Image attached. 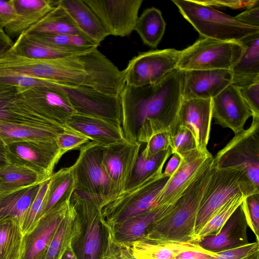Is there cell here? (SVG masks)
Instances as JSON below:
<instances>
[{
	"mask_svg": "<svg viewBox=\"0 0 259 259\" xmlns=\"http://www.w3.org/2000/svg\"><path fill=\"white\" fill-rule=\"evenodd\" d=\"M182 71L177 68L156 84H124L119 97L126 141L142 145L159 133H174L182 101Z\"/></svg>",
	"mask_w": 259,
	"mask_h": 259,
	"instance_id": "6da1fadb",
	"label": "cell"
},
{
	"mask_svg": "<svg viewBox=\"0 0 259 259\" xmlns=\"http://www.w3.org/2000/svg\"><path fill=\"white\" fill-rule=\"evenodd\" d=\"M40 78L115 95H119L125 84L122 71L97 48L65 57L44 60Z\"/></svg>",
	"mask_w": 259,
	"mask_h": 259,
	"instance_id": "7a4b0ae2",
	"label": "cell"
},
{
	"mask_svg": "<svg viewBox=\"0 0 259 259\" xmlns=\"http://www.w3.org/2000/svg\"><path fill=\"white\" fill-rule=\"evenodd\" d=\"M212 163L211 155L192 183L171 203L169 211L149 228L144 238L161 241L198 243L194 232L196 218Z\"/></svg>",
	"mask_w": 259,
	"mask_h": 259,
	"instance_id": "3957f363",
	"label": "cell"
},
{
	"mask_svg": "<svg viewBox=\"0 0 259 259\" xmlns=\"http://www.w3.org/2000/svg\"><path fill=\"white\" fill-rule=\"evenodd\" d=\"M74 224L70 246L76 259H100L106 252L112 233L101 214V202L74 191L71 198Z\"/></svg>",
	"mask_w": 259,
	"mask_h": 259,
	"instance_id": "277c9868",
	"label": "cell"
},
{
	"mask_svg": "<svg viewBox=\"0 0 259 259\" xmlns=\"http://www.w3.org/2000/svg\"><path fill=\"white\" fill-rule=\"evenodd\" d=\"M180 13L199 33L200 37L241 42L259 34V27L244 24L235 17L196 0H172Z\"/></svg>",
	"mask_w": 259,
	"mask_h": 259,
	"instance_id": "5b68a950",
	"label": "cell"
},
{
	"mask_svg": "<svg viewBox=\"0 0 259 259\" xmlns=\"http://www.w3.org/2000/svg\"><path fill=\"white\" fill-rule=\"evenodd\" d=\"M257 193H259V189L244 171L235 168L212 166L196 215L194 228L196 239L215 212L232 197L239 194L246 197Z\"/></svg>",
	"mask_w": 259,
	"mask_h": 259,
	"instance_id": "8992f818",
	"label": "cell"
},
{
	"mask_svg": "<svg viewBox=\"0 0 259 259\" xmlns=\"http://www.w3.org/2000/svg\"><path fill=\"white\" fill-rule=\"evenodd\" d=\"M169 178L152 177L108 200L101 211L106 223L110 227L158 208L157 197Z\"/></svg>",
	"mask_w": 259,
	"mask_h": 259,
	"instance_id": "52a82bcc",
	"label": "cell"
},
{
	"mask_svg": "<svg viewBox=\"0 0 259 259\" xmlns=\"http://www.w3.org/2000/svg\"><path fill=\"white\" fill-rule=\"evenodd\" d=\"M79 150L76 161L70 166L75 191L99 200L102 207L115 196L113 185L103 165V147L90 141Z\"/></svg>",
	"mask_w": 259,
	"mask_h": 259,
	"instance_id": "ba28073f",
	"label": "cell"
},
{
	"mask_svg": "<svg viewBox=\"0 0 259 259\" xmlns=\"http://www.w3.org/2000/svg\"><path fill=\"white\" fill-rule=\"evenodd\" d=\"M244 50L240 42L200 37L181 50L178 68L182 71L231 70Z\"/></svg>",
	"mask_w": 259,
	"mask_h": 259,
	"instance_id": "9c48e42d",
	"label": "cell"
},
{
	"mask_svg": "<svg viewBox=\"0 0 259 259\" xmlns=\"http://www.w3.org/2000/svg\"><path fill=\"white\" fill-rule=\"evenodd\" d=\"M212 166L244 171L259 189V117L234 137L213 157Z\"/></svg>",
	"mask_w": 259,
	"mask_h": 259,
	"instance_id": "30bf717a",
	"label": "cell"
},
{
	"mask_svg": "<svg viewBox=\"0 0 259 259\" xmlns=\"http://www.w3.org/2000/svg\"><path fill=\"white\" fill-rule=\"evenodd\" d=\"M48 88L63 95L76 113L105 120L121 127L119 95L107 94L93 88L59 83L50 80Z\"/></svg>",
	"mask_w": 259,
	"mask_h": 259,
	"instance_id": "8fae6325",
	"label": "cell"
},
{
	"mask_svg": "<svg viewBox=\"0 0 259 259\" xmlns=\"http://www.w3.org/2000/svg\"><path fill=\"white\" fill-rule=\"evenodd\" d=\"M0 123L37 126H61L46 119L28 87L0 78Z\"/></svg>",
	"mask_w": 259,
	"mask_h": 259,
	"instance_id": "7c38bea8",
	"label": "cell"
},
{
	"mask_svg": "<svg viewBox=\"0 0 259 259\" xmlns=\"http://www.w3.org/2000/svg\"><path fill=\"white\" fill-rule=\"evenodd\" d=\"M181 52L165 49L139 53L122 70L125 84L137 87L158 83L178 68Z\"/></svg>",
	"mask_w": 259,
	"mask_h": 259,
	"instance_id": "4fadbf2b",
	"label": "cell"
},
{
	"mask_svg": "<svg viewBox=\"0 0 259 259\" xmlns=\"http://www.w3.org/2000/svg\"><path fill=\"white\" fill-rule=\"evenodd\" d=\"M8 162L36 172L42 181L50 178L64 155L55 140L25 141L5 145Z\"/></svg>",
	"mask_w": 259,
	"mask_h": 259,
	"instance_id": "5bb4252c",
	"label": "cell"
},
{
	"mask_svg": "<svg viewBox=\"0 0 259 259\" xmlns=\"http://www.w3.org/2000/svg\"><path fill=\"white\" fill-rule=\"evenodd\" d=\"M109 35L125 37L134 31L143 0H83Z\"/></svg>",
	"mask_w": 259,
	"mask_h": 259,
	"instance_id": "9a60e30c",
	"label": "cell"
},
{
	"mask_svg": "<svg viewBox=\"0 0 259 259\" xmlns=\"http://www.w3.org/2000/svg\"><path fill=\"white\" fill-rule=\"evenodd\" d=\"M73 192L74 191L68 192L52 209L39 219L30 232L24 235L20 259H39L69 210Z\"/></svg>",
	"mask_w": 259,
	"mask_h": 259,
	"instance_id": "2e32d148",
	"label": "cell"
},
{
	"mask_svg": "<svg viewBox=\"0 0 259 259\" xmlns=\"http://www.w3.org/2000/svg\"><path fill=\"white\" fill-rule=\"evenodd\" d=\"M141 146L126 141L103 147V163L113 185L114 196L124 191Z\"/></svg>",
	"mask_w": 259,
	"mask_h": 259,
	"instance_id": "e0dca14e",
	"label": "cell"
},
{
	"mask_svg": "<svg viewBox=\"0 0 259 259\" xmlns=\"http://www.w3.org/2000/svg\"><path fill=\"white\" fill-rule=\"evenodd\" d=\"M211 119V99H182L177 127L188 128L193 134L198 151L207 152Z\"/></svg>",
	"mask_w": 259,
	"mask_h": 259,
	"instance_id": "ac0fdd59",
	"label": "cell"
},
{
	"mask_svg": "<svg viewBox=\"0 0 259 259\" xmlns=\"http://www.w3.org/2000/svg\"><path fill=\"white\" fill-rule=\"evenodd\" d=\"M211 116L217 124L231 129L236 135L244 129L252 113L237 88L231 84L211 99Z\"/></svg>",
	"mask_w": 259,
	"mask_h": 259,
	"instance_id": "d6986e66",
	"label": "cell"
},
{
	"mask_svg": "<svg viewBox=\"0 0 259 259\" xmlns=\"http://www.w3.org/2000/svg\"><path fill=\"white\" fill-rule=\"evenodd\" d=\"M232 83L230 70L182 71V99H211Z\"/></svg>",
	"mask_w": 259,
	"mask_h": 259,
	"instance_id": "ffe728a7",
	"label": "cell"
},
{
	"mask_svg": "<svg viewBox=\"0 0 259 259\" xmlns=\"http://www.w3.org/2000/svg\"><path fill=\"white\" fill-rule=\"evenodd\" d=\"M211 154L196 150L182 157L176 171L168 179L157 197V207L171 204L192 183L204 162Z\"/></svg>",
	"mask_w": 259,
	"mask_h": 259,
	"instance_id": "44dd1931",
	"label": "cell"
},
{
	"mask_svg": "<svg viewBox=\"0 0 259 259\" xmlns=\"http://www.w3.org/2000/svg\"><path fill=\"white\" fill-rule=\"evenodd\" d=\"M247 227L241 204L218 233L201 238L198 244L203 249L213 252L242 247L249 243L247 235Z\"/></svg>",
	"mask_w": 259,
	"mask_h": 259,
	"instance_id": "7402d4cb",
	"label": "cell"
},
{
	"mask_svg": "<svg viewBox=\"0 0 259 259\" xmlns=\"http://www.w3.org/2000/svg\"><path fill=\"white\" fill-rule=\"evenodd\" d=\"M65 126L82 134L102 147L126 141L122 128L95 117L75 113Z\"/></svg>",
	"mask_w": 259,
	"mask_h": 259,
	"instance_id": "603a6c76",
	"label": "cell"
},
{
	"mask_svg": "<svg viewBox=\"0 0 259 259\" xmlns=\"http://www.w3.org/2000/svg\"><path fill=\"white\" fill-rule=\"evenodd\" d=\"M171 205V204L165 205L109 226L114 241L130 244L144 238L149 228L169 211Z\"/></svg>",
	"mask_w": 259,
	"mask_h": 259,
	"instance_id": "cb8c5ba5",
	"label": "cell"
},
{
	"mask_svg": "<svg viewBox=\"0 0 259 259\" xmlns=\"http://www.w3.org/2000/svg\"><path fill=\"white\" fill-rule=\"evenodd\" d=\"M55 5L63 8L79 31L99 45L109 35L96 14L83 0H58L55 1Z\"/></svg>",
	"mask_w": 259,
	"mask_h": 259,
	"instance_id": "d4e9b609",
	"label": "cell"
},
{
	"mask_svg": "<svg viewBox=\"0 0 259 259\" xmlns=\"http://www.w3.org/2000/svg\"><path fill=\"white\" fill-rule=\"evenodd\" d=\"M244 46L242 54L231 69L232 84L236 87L259 81V34L240 42Z\"/></svg>",
	"mask_w": 259,
	"mask_h": 259,
	"instance_id": "484cf974",
	"label": "cell"
},
{
	"mask_svg": "<svg viewBox=\"0 0 259 259\" xmlns=\"http://www.w3.org/2000/svg\"><path fill=\"white\" fill-rule=\"evenodd\" d=\"M18 19L4 30L17 37L46 15L55 6L54 0H13Z\"/></svg>",
	"mask_w": 259,
	"mask_h": 259,
	"instance_id": "4316f807",
	"label": "cell"
},
{
	"mask_svg": "<svg viewBox=\"0 0 259 259\" xmlns=\"http://www.w3.org/2000/svg\"><path fill=\"white\" fill-rule=\"evenodd\" d=\"M40 183L0 194V221L11 220L21 226L36 196Z\"/></svg>",
	"mask_w": 259,
	"mask_h": 259,
	"instance_id": "83f0119b",
	"label": "cell"
},
{
	"mask_svg": "<svg viewBox=\"0 0 259 259\" xmlns=\"http://www.w3.org/2000/svg\"><path fill=\"white\" fill-rule=\"evenodd\" d=\"M198 243L161 241L143 238L129 244L137 259H174L183 250Z\"/></svg>",
	"mask_w": 259,
	"mask_h": 259,
	"instance_id": "f1b7e54d",
	"label": "cell"
},
{
	"mask_svg": "<svg viewBox=\"0 0 259 259\" xmlns=\"http://www.w3.org/2000/svg\"><path fill=\"white\" fill-rule=\"evenodd\" d=\"M65 128L0 123V139L4 145L20 141L53 140Z\"/></svg>",
	"mask_w": 259,
	"mask_h": 259,
	"instance_id": "f546056e",
	"label": "cell"
},
{
	"mask_svg": "<svg viewBox=\"0 0 259 259\" xmlns=\"http://www.w3.org/2000/svg\"><path fill=\"white\" fill-rule=\"evenodd\" d=\"M23 33L46 35H84L68 13L59 5H55L46 15Z\"/></svg>",
	"mask_w": 259,
	"mask_h": 259,
	"instance_id": "4dcf8cb0",
	"label": "cell"
},
{
	"mask_svg": "<svg viewBox=\"0 0 259 259\" xmlns=\"http://www.w3.org/2000/svg\"><path fill=\"white\" fill-rule=\"evenodd\" d=\"M171 155L170 148L151 156H147L141 150L124 191L134 188L152 177L162 175L163 166Z\"/></svg>",
	"mask_w": 259,
	"mask_h": 259,
	"instance_id": "1f68e13d",
	"label": "cell"
},
{
	"mask_svg": "<svg viewBox=\"0 0 259 259\" xmlns=\"http://www.w3.org/2000/svg\"><path fill=\"white\" fill-rule=\"evenodd\" d=\"M22 34L32 41L74 54L84 52L98 48L99 46L89 37L82 35Z\"/></svg>",
	"mask_w": 259,
	"mask_h": 259,
	"instance_id": "d6a6232c",
	"label": "cell"
},
{
	"mask_svg": "<svg viewBox=\"0 0 259 259\" xmlns=\"http://www.w3.org/2000/svg\"><path fill=\"white\" fill-rule=\"evenodd\" d=\"M165 26L161 11L151 7L145 10L138 17L134 30L145 45L156 48L164 35Z\"/></svg>",
	"mask_w": 259,
	"mask_h": 259,
	"instance_id": "836d02e7",
	"label": "cell"
},
{
	"mask_svg": "<svg viewBox=\"0 0 259 259\" xmlns=\"http://www.w3.org/2000/svg\"><path fill=\"white\" fill-rule=\"evenodd\" d=\"M75 190V185L70 166L62 168L53 173L49 179L40 218L52 209L69 192Z\"/></svg>",
	"mask_w": 259,
	"mask_h": 259,
	"instance_id": "e575fe53",
	"label": "cell"
},
{
	"mask_svg": "<svg viewBox=\"0 0 259 259\" xmlns=\"http://www.w3.org/2000/svg\"><path fill=\"white\" fill-rule=\"evenodd\" d=\"M75 212L70 203L62 220L39 259H60L70 245L73 234Z\"/></svg>",
	"mask_w": 259,
	"mask_h": 259,
	"instance_id": "d590c367",
	"label": "cell"
},
{
	"mask_svg": "<svg viewBox=\"0 0 259 259\" xmlns=\"http://www.w3.org/2000/svg\"><path fill=\"white\" fill-rule=\"evenodd\" d=\"M42 182L36 172L25 167L8 163L0 168V194Z\"/></svg>",
	"mask_w": 259,
	"mask_h": 259,
	"instance_id": "8d00e7d4",
	"label": "cell"
},
{
	"mask_svg": "<svg viewBox=\"0 0 259 259\" xmlns=\"http://www.w3.org/2000/svg\"><path fill=\"white\" fill-rule=\"evenodd\" d=\"M23 234L21 226L11 220L0 221V259H20Z\"/></svg>",
	"mask_w": 259,
	"mask_h": 259,
	"instance_id": "74e56055",
	"label": "cell"
},
{
	"mask_svg": "<svg viewBox=\"0 0 259 259\" xmlns=\"http://www.w3.org/2000/svg\"><path fill=\"white\" fill-rule=\"evenodd\" d=\"M10 50L22 56L39 59H54L75 54L32 41L23 34L17 37Z\"/></svg>",
	"mask_w": 259,
	"mask_h": 259,
	"instance_id": "f35d334b",
	"label": "cell"
},
{
	"mask_svg": "<svg viewBox=\"0 0 259 259\" xmlns=\"http://www.w3.org/2000/svg\"><path fill=\"white\" fill-rule=\"evenodd\" d=\"M244 198L242 195L236 194L222 206L200 231L196 237L197 241L203 237L218 233Z\"/></svg>",
	"mask_w": 259,
	"mask_h": 259,
	"instance_id": "ab89813d",
	"label": "cell"
},
{
	"mask_svg": "<svg viewBox=\"0 0 259 259\" xmlns=\"http://www.w3.org/2000/svg\"><path fill=\"white\" fill-rule=\"evenodd\" d=\"M170 148L172 154L177 153L181 157L197 150L191 132L188 128L182 126L177 127L171 135Z\"/></svg>",
	"mask_w": 259,
	"mask_h": 259,
	"instance_id": "60d3db41",
	"label": "cell"
},
{
	"mask_svg": "<svg viewBox=\"0 0 259 259\" xmlns=\"http://www.w3.org/2000/svg\"><path fill=\"white\" fill-rule=\"evenodd\" d=\"M49 179L41 183L38 193L31 204L24 221L21 226L23 235L30 232L36 226L40 218L45 195Z\"/></svg>",
	"mask_w": 259,
	"mask_h": 259,
	"instance_id": "b9f144b4",
	"label": "cell"
},
{
	"mask_svg": "<svg viewBox=\"0 0 259 259\" xmlns=\"http://www.w3.org/2000/svg\"><path fill=\"white\" fill-rule=\"evenodd\" d=\"M55 141L63 154L71 150H79L83 145L91 141L82 134L66 127L56 136Z\"/></svg>",
	"mask_w": 259,
	"mask_h": 259,
	"instance_id": "7bdbcfd3",
	"label": "cell"
},
{
	"mask_svg": "<svg viewBox=\"0 0 259 259\" xmlns=\"http://www.w3.org/2000/svg\"><path fill=\"white\" fill-rule=\"evenodd\" d=\"M241 204L247 225L259 242V193L244 198Z\"/></svg>",
	"mask_w": 259,
	"mask_h": 259,
	"instance_id": "ee69618b",
	"label": "cell"
},
{
	"mask_svg": "<svg viewBox=\"0 0 259 259\" xmlns=\"http://www.w3.org/2000/svg\"><path fill=\"white\" fill-rule=\"evenodd\" d=\"M215 259H259V242L219 252Z\"/></svg>",
	"mask_w": 259,
	"mask_h": 259,
	"instance_id": "f6af8a7d",
	"label": "cell"
},
{
	"mask_svg": "<svg viewBox=\"0 0 259 259\" xmlns=\"http://www.w3.org/2000/svg\"><path fill=\"white\" fill-rule=\"evenodd\" d=\"M252 113V118L259 117V81L237 87Z\"/></svg>",
	"mask_w": 259,
	"mask_h": 259,
	"instance_id": "bcb514c9",
	"label": "cell"
},
{
	"mask_svg": "<svg viewBox=\"0 0 259 259\" xmlns=\"http://www.w3.org/2000/svg\"><path fill=\"white\" fill-rule=\"evenodd\" d=\"M170 136L169 132L159 133L152 137L145 144V147L142 150L147 156H151L166 150L170 148Z\"/></svg>",
	"mask_w": 259,
	"mask_h": 259,
	"instance_id": "7dc6e473",
	"label": "cell"
},
{
	"mask_svg": "<svg viewBox=\"0 0 259 259\" xmlns=\"http://www.w3.org/2000/svg\"><path fill=\"white\" fill-rule=\"evenodd\" d=\"M198 3L212 7H225L233 9L247 10L259 6L258 0H196Z\"/></svg>",
	"mask_w": 259,
	"mask_h": 259,
	"instance_id": "c3c4849f",
	"label": "cell"
},
{
	"mask_svg": "<svg viewBox=\"0 0 259 259\" xmlns=\"http://www.w3.org/2000/svg\"><path fill=\"white\" fill-rule=\"evenodd\" d=\"M18 19L13 0H0V27H6Z\"/></svg>",
	"mask_w": 259,
	"mask_h": 259,
	"instance_id": "681fc988",
	"label": "cell"
},
{
	"mask_svg": "<svg viewBox=\"0 0 259 259\" xmlns=\"http://www.w3.org/2000/svg\"><path fill=\"white\" fill-rule=\"evenodd\" d=\"M218 252H213L204 249L197 244L182 251L174 259H215Z\"/></svg>",
	"mask_w": 259,
	"mask_h": 259,
	"instance_id": "f907efd6",
	"label": "cell"
},
{
	"mask_svg": "<svg viewBox=\"0 0 259 259\" xmlns=\"http://www.w3.org/2000/svg\"><path fill=\"white\" fill-rule=\"evenodd\" d=\"M235 18L244 24L259 27V6L245 10Z\"/></svg>",
	"mask_w": 259,
	"mask_h": 259,
	"instance_id": "816d5d0a",
	"label": "cell"
},
{
	"mask_svg": "<svg viewBox=\"0 0 259 259\" xmlns=\"http://www.w3.org/2000/svg\"><path fill=\"white\" fill-rule=\"evenodd\" d=\"M181 157L177 153H174L168 160L164 170L162 172L164 176L170 177L176 171L181 162Z\"/></svg>",
	"mask_w": 259,
	"mask_h": 259,
	"instance_id": "f5cc1de1",
	"label": "cell"
},
{
	"mask_svg": "<svg viewBox=\"0 0 259 259\" xmlns=\"http://www.w3.org/2000/svg\"><path fill=\"white\" fill-rule=\"evenodd\" d=\"M112 240L113 237L112 235L111 238L110 239L109 245L108 246L106 252L100 259H116L112 249Z\"/></svg>",
	"mask_w": 259,
	"mask_h": 259,
	"instance_id": "db71d44e",
	"label": "cell"
},
{
	"mask_svg": "<svg viewBox=\"0 0 259 259\" xmlns=\"http://www.w3.org/2000/svg\"><path fill=\"white\" fill-rule=\"evenodd\" d=\"M0 42H5L13 46L14 41L6 33L5 30L0 27Z\"/></svg>",
	"mask_w": 259,
	"mask_h": 259,
	"instance_id": "11a10c76",
	"label": "cell"
},
{
	"mask_svg": "<svg viewBox=\"0 0 259 259\" xmlns=\"http://www.w3.org/2000/svg\"><path fill=\"white\" fill-rule=\"evenodd\" d=\"M60 259H76L70 245L68 246Z\"/></svg>",
	"mask_w": 259,
	"mask_h": 259,
	"instance_id": "9f6ffc18",
	"label": "cell"
},
{
	"mask_svg": "<svg viewBox=\"0 0 259 259\" xmlns=\"http://www.w3.org/2000/svg\"><path fill=\"white\" fill-rule=\"evenodd\" d=\"M8 163L5 154V145H0V168Z\"/></svg>",
	"mask_w": 259,
	"mask_h": 259,
	"instance_id": "6f0895ef",
	"label": "cell"
},
{
	"mask_svg": "<svg viewBox=\"0 0 259 259\" xmlns=\"http://www.w3.org/2000/svg\"><path fill=\"white\" fill-rule=\"evenodd\" d=\"M12 46L5 42H0V54L7 51Z\"/></svg>",
	"mask_w": 259,
	"mask_h": 259,
	"instance_id": "680465c9",
	"label": "cell"
},
{
	"mask_svg": "<svg viewBox=\"0 0 259 259\" xmlns=\"http://www.w3.org/2000/svg\"><path fill=\"white\" fill-rule=\"evenodd\" d=\"M4 145L3 142L2 141V140L0 139V145Z\"/></svg>",
	"mask_w": 259,
	"mask_h": 259,
	"instance_id": "91938a15",
	"label": "cell"
}]
</instances>
